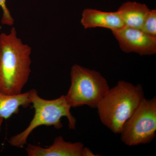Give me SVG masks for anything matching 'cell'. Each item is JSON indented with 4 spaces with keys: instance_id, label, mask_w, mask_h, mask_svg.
Instances as JSON below:
<instances>
[{
    "instance_id": "obj_7",
    "label": "cell",
    "mask_w": 156,
    "mask_h": 156,
    "mask_svg": "<svg viewBox=\"0 0 156 156\" xmlns=\"http://www.w3.org/2000/svg\"><path fill=\"white\" fill-rule=\"evenodd\" d=\"M83 147L82 143L67 142L59 136L50 146L41 147L29 144L25 150L28 156H82Z\"/></svg>"
},
{
    "instance_id": "obj_1",
    "label": "cell",
    "mask_w": 156,
    "mask_h": 156,
    "mask_svg": "<svg viewBox=\"0 0 156 156\" xmlns=\"http://www.w3.org/2000/svg\"><path fill=\"white\" fill-rule=\"evenodd\" d=\"M31 48L23 43L13 27L0 34V92L8 95L22 93L31 73Z\"/></svg>"
},
{
    "instance_id": "obj_10",
    "label": "cell",
    "mask_w": 156,
    "mask_h": 156,
    "mask_svg": "<svg viewBox=\"0 0 156 156\" xmlns=\"http://www.w3.org/2000/svg\"><path fill=\"white\" fill-rule=\"evenodd\" d=\"M29 91L15 95L0 92V118L8 119L19 112L20 107L26 108L31 104Z\"/></svg>"
},
{
    "instance_id": "obj_9",
    "label": "cell",
    "mask_w": 156,
    "mask_h": 156,
    "mask_svg": "<svg viewBox=\"0 0 156 156\" xmlns=\"http://www.w3.org/2000/svg\"><path fill=\"white\" fill-rule=\"evenodd\" d=\"M150 10L145 4L128 2L123 4L117 11L125 27L140 30Z\"/></svg>"
},
{
    "instance_id": "obj_12",
    "label": "cell",
    "mask_w": 156,
    "mask_h": 156,
    "mask_svg": "<svg viewBox=\"0 0 156 156\" xmlns=\"http://www.w3.org/2000/svg\"><path fill=\"white\" fill-rule=\"evenodd\" d=\"M0 7L3 12L1 20L2 24L8 26L13 25L14 23V18L6 5V0H0Z\"/></svg>"
},
{
    "instance_id": "obj_13",
    "label": "cell",
    "mask_w": 156,
    "mask_h": 156,
    "mask_svg": "<svg viewBox=\"0 0 156 156\" xmlns=\"http://www.w3.org/2000/svg\"><path fill=\"white\" fill-rule=\"evenodd\" d=\"M99 156V155H95V154L92 152L91 150L89 149V148L84 147L82 151V156Z\"/></svg>"
},
{
    "instance_id": "obj_4",
    "label": "cell",
    "mask_w": 156,
    "mask_h": 156,
    "mask_svg": "<svg viewBox=\"0 0 156 156\" xmlns=\"http://www.w3.org/2000/svg\"><path fill=\"white\" fill-rule=\"evenodd\" d=\"M70 77V87L65 97L71 108L87 105L96 108L110 89L100 73L79 65L72 67Z\"/></svg>"
},
{
    "instance_id": "obj_8",
    "label": "cell",
    "mask_w": 156,
    "mask_h": 156,
    "mask_svg": "<svg viewBox=\"0 0 156 156\" xmlns=\"http://www.w3.org/2000/svg\"><path fill=\"white\" fill-rule=\"evenodd\" d=\"M81 22L85 29L103 27L111 30L112 32L125 27L118 11L104 12L96 9H85L82 14Z\"/></svg>"
},
{
    "instance_id": "obj_5",
    "label": "cell",
    "mask_w": 156,
    "mask_h": 156,
    "mask_svg": "<svg viewBox=\"0 0 156 156\" xmlns=\"http://www.w3.org/2000/svg\"><path fill=\"white\" fill-rule=\"evenodd\" d=\"M156 132V98H144L125 124L121 140L129 146L147 144L153 140Z\"/></svg>"
},
{
    "instance_id": "obj_2",
    "label": "cell",
    "mask_w": 156,
    "mask_h": 156,
    "mask_svg": "<svg viewBox=\"0 0 156 156\" xmlns=\"http://www.w3.org/2000/svg\"><path fill=\"white\" fill-rule=\"evenodd\" d=\"M140 84L134 85L119 81L109 89L98 105L96 108L101 123L115 134H120L144 98Z\"/></svg>"
},
{
    "instance_id": "obj_3",
    "label": "cell",
    "mask_w": 156,
    "mask_h": 156,
    "mask_svg": "<svg viewBox=\"0 0 156 156\" xmlns=\"http://www.w3.org/2000/svg\"><path fill=\"white\" fill-rule=\"evenodd\" d=\"M29 91L34 115L24 131L9 138L8 142L10 145L17 148L24 147L31 133L41 126H53L56 129H60L63 126L61 119L63 117L68 120L69 129H75L76 120L71 112V107L68 103L65 95L53 100H47L40 97L35 89Z\"/></svg>"
},
{
    "instance_id": "obj_6",
    "label": "cell",
    "mask_w": 156,
    "mask_h": 156,
    "mask_svg": "<svg viewBox=\"0 0 156 156\" xmlns=\"http://www.w3.org/2000/svg\"><path fill=\"white\" fill-rule=\"evenodd\" d=\"M112 33L121 50L125 53H135L141 56L156 53V37L147 34L140 30L125 27Z\"/></svg>"
},
{
    "instance_id": "obj_14",
    "label": "cell",
    "mask_w": 156,
    "mask_h": 156,
    "mask_svg": "<svg viewBox=\"0 0 156 156\" xmlns=\"http://www.w3.org/2000/svg\"><path fill=\"white\" fill-rule=\"evenodd\" d=\"M4 119L2 118H0V132H1V130H2V125Z\"/></svg>"
},
{
    "instance_id": "obj_11",
    "label": "cell",
    "mask_w": 156,
    "mask_h": 156,
    "mask_svg": "<svg viewBox=\"0 0 156 156\" xmlns=\"http://www.w3.org/2000/svg\"><path fill=\"white\" fill-rule=\"evenodd\" d=\"M140 30L151 37H156V10H150Z\"/></svg>"
}]
</instances>
